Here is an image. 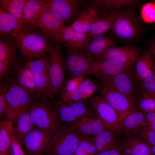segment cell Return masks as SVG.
Wrapping results in <instances>:
<instances>
[{
	"label": "cell",
	"mask_w": 155,
	"mask_h": 155,
	"mask_svg": "<svg viewBox=\"0 0 155 155\" xmlns=\"http://www.w3.org/2000/svg\"><path fill=\"white\" fill-rule=\"evenodd\" d=\"M16 42L21 59L27 61L42 57L54 46V43L45 34L35 29L21 35Z\"/></svg>",
	"instance_id": "1"
},
{
	"label": "cell",
	"mask_w": 155,
	"mask_h": 155,
	"mask_svg": "<svg viewBox=\"0 0 155 155\" xmlns=\"http://www.w3.org/2000/svg\"><path fill=\"white\" fill-rule=\"evenodd\" d=\"M29 110L31 120L36 127L54 134L61 127L53 106L48 100H34Z\"/></svg>",
	"instance_id": "2"
},
{
	"label": "cell",
	"mask_w": 155,
	"mask_h": 155,
	"mask_svg": "<svg viewBox=\"0 0 155 155\" xmlns=\"http://www.w3.org/2000/svg\"><path fill=\"white\" fill-rule=\"evenodd\" d=\"M6 94L8 107L5 119L14 122L22 113L28 109L34 100L33 94L20 86L14 76L9 80Z\"/></svg>",
	"instance_id": "3"
},
{
	"label": "cell",
	"mask_w": 155,
	"mask_h": 155,
	"mask_svg": "<svg viewBox=\"0 0 155 155\" xmlns=\"http://www.w3.org/2000/svg\"><path fill=\"white\" fill-rule=\"evenodd\" d=\"M16 39L0 34V82L3 83L9 80L15 74L20 64L17 52Z\"/></svg>",
	"instance_id": "4"
},
{
	"label": "cell",
	"mask_w": 155,
	"mask_h": 155,
	"mask_svg": "<svg viewBox=\"0 0 155 155\" xmlns=\"http://www.w3.org/2000/svg\"><path fill=\"white\" fill-rule=\"evenodd\" d=\"M84 138L69 125L61 126L54 134L46 153L54 155H73Z\"/></svg>",
	"instance_id": "5"
},
{
	"label": "cell",
	"mask_w": 155,
	"mask_h": 155,
	"mask_svg": "<svg viewBox=\"0 0 155 155\" xmlns=\"http://www.w3.org/2000/svg\"><path fill=\"white\" fill-rule=\"evenodd\" d=\"M89 101L96 117L109 129L117 135L124 131L119 115L100 95L90 99Z\"/></svg>",
	"instance_id": "6"
},
{
	"label": "cell",
	"mask_w": 155,
	"mask_h": 155,
	"mask_svg": "<svg viewBox=\"0 0 155 155\" xmlns=\"http://www.w3.org/2000/svg\"><path fill=\"white\" fill-rule=\"evenodd\" d=\"M53 106L59 122L69 125L85 116H94L82 100L67 102L58 101Z\"/></svg>",
	"instance_id": "7"
},
{
	"label": "cell",
	"mask_w": 155,
	"mask_h": 155,
	"mask_svg": "<svg viewBox=\"0 0 155 155\" xmlns=\"http://www.w3.org/2000/svg\"><path fill=\"white\" fill-rule=\"evenodd\" d=\"M38 27L54 43L60 44L63 42L62 34L66 27L65 24L47 7L46 3L38 20Z\"/></svg>",
	"instance_id": "8"
},
{
	"label": "cell",
	"mask_w": 155,
	"mask_h": 155,
	"mask_svg": "<svg viewBox=\"0 0 155 155\" xmlns=\"http://www.w3.org/2000/svg\"><path fill=\"white\" fill-rule=\"evenodd\" d=\"M49 76L54 96L60 92L66 81L64 61L60 44L53 46L49 52Z\"/></svg>",
	"instance_id": "9"
},
{
	"label": "cell",
	"mask_w": 155,
	"mask_h": 155,
	"mask_svg": "<svg viewBox=\"0 0 155 155\" xmlns=\"http://www.w3.org/2000/svg\"><path fill=\"white\" fill-rule=\"evenodd\" d=\"M131 8L123 11L116 20L112 29L117 37L125 41L135 39L139 34L141 30L140 22L132 12Z\"/></svg>",
	"instance_id": "10"
},
{
	"label": "cell",
	"mask_w": 155,
	"mask_h": 155,
	"mask_svg": "<svg viewBox=\"0 0 155 155\" xmlns=\"http://www.w3.org/2000/svg\"><path fill=\"white\" fill-rule=\"evenodd\" d=\"M98 90L100 95L116 111L120 117L137 109L135 99L102 83L100 85Z\"/></svg>",
	"instance_id": "11"
},
{
	"label": "cell",
	"mask_w": 155,
	"mask_h": 155,
	"mask_svg": "<svg viewBox=\"0 0 155 155\" xmlns=\"http://www.w3.org/2000/svg\"><path fill=\"white\" fill-rule=\"evenodd\" d=\"M94 59L84 52L69 51L64 64L70 78L74 79L91 74Z\"/></svg>",
	"instance_id": "12"
},
{
	"label": "cell",
	"mask_w": 155,
	"mask_h": 155,
	"mask_svg": "<svg viewBox=\"0 0 155 155\" xmlns=\"http://www.w3.org/2000/svg\"><path fill=\"white\" fill-rule=\"evenodd\" d=\"M54 135L36 127L25 136L22 144L30 155H44L48 151Z\"/></svg>",
	"instance_id": "13"
},
{
	"label": "cell",
	"mask_w": 155,
	"mask_h": 155,
	"mask_svg": "<svg viewBox=\"0 0 155 155\" xmlns=\"http://www.w3.org/2000/svg\"><path fill=\"white\" fill-rule=\"evenodd\" d=\"M102 83L127 96L135 99L136 89L133 69L115 75L100 78Z\"/></svg>",
	"instance_id": "14"
},
{
	"label": "cell",
	"mask_w": 155,
	"mask_h": 155,
	"mask_svg": "<svg viewBox=\"0 0 155 155\" xmlns=\"http://www.w3.org/2000/svg\"><path fill=\"white\" fill-rule=\"evenodd\" d=\"M80 0H46L47 7L57 15L64 24L70 22L79 15Z\"/></svg>",
	"instance_id": "15"
},
{
	"label": "cell",
	"mask_w": 155,
	"mask_h": 155,
	"mask_svg": "<svg viewBox=\"0 0 155 155\" xmlns=\"http://www.w3.org/2000/svg\"><path fill=\"white\" fill-rule=\"evenodd\" d=\"M133 65L111 59H94L91 74L99 79L115 75L121 72L132 70Z\"/></svg>",
	"instance_id": "16"
},
{
	"label": "cell",
	"mask_w": 155,
	"mask_h": 155,
	"mask_svg": "<svg viewBox=\"0 0 155 155\" xmlns=\"http://www.w3.org/2000/svg\"><path fill=\"white\" fill-rule=\"evenodd\" d=\"M142 50L133 45L120 47L113 46L108 48L98 59H108L123 63L134 65L141 55Z\"/></svg>",
	"instance_id": "17"
},
{
	"label": "cell",
	"mask_w": 155,
	"mask_h": 155,
	"mask_svg": "<svg viewBox=\"0 0 155 155\" xmlns=\"http://www.w3.org/2000/svg\"><path fill=\"white\" fill-rule=\"evenodd\" d=\"M70 127L83 137L96 135L101 132L109 129L96 117L85 116L76 121Z\"/></svg>",
	"instance_id": "18"
},
{
	"label": "cell",
	"mask_w": 155,
	"mask_h": 155,
	"mask_svg": "<svg viewBox=\"0 0 155 155\" xmlns=\"http://www.w3.org/2000/svg\"><path fill=\"white\" fill-rule=\"evenodd\" d=\"M46 3V0H27L24 7L22 21L24 33L38 27V21Z\"/></svg>",
	"instance_id": "19"
},
{
	"label": "cell",
	"mask_w": 155,
	"mask_h": 155,
	"mask_svg": "<svg viewBox=\"0 0 155 155\" xmlns=\"http://www.w3.org/2000/svg\"><path fill=\"white\" fill-rule=\"evenodd\" d=\"M62 38L64 45L70 52H84L91 40L87 34L75 30L70 25L64 29Z\"/></svg>",
	"instance_id": "20"
},
{
	"label": "cell",
	"mask_w": 155,
	"mask_h": 155,
	"mask_svg": "<svg viewBox=\"0 0 155 155\" xmlns=\"http://www.w3.org/2000/svg\"><path fill=\"white\" fill-rule=\"evenodd\" d=\"M0 33L16 39L24 33L22 21L0 7Z\"/></svg>",
	"instance_id": "21"
},
{
	"label": "cell",
	"mask_w": 155,
	"mask_h": 155,
	"mask_svg": "<svg viewBox=\"0 0 155 155\" xmlns=\"http://www.w3.org/2000/svg\"><path fill=\"white\" fill-rule=\"evenodd\" d=\"M32 72L33 80L38 89L33 94L34 100L41 98L50 99L54 104L53 89L51 82L49 71H40Z\"/></svg>",
	"instance_id": "22"
},
{
	"label": "cell",
	"mask_w": 155,
	"mask_h": 155,
	"mask_svg": "<svg viewBox=\"0 0 155 155\" xmlns=\"http://www.w3.org/2000/svg\"><path fill=\"white\" fill-rule=\"evenodd\" d=\"M123 11L113 10L105 14L92 25L87 34L90 38L103 35L107 31L112 30L114 25Z\"/></svg>",
	"instance_id": "23"
},
{
	"label": "cell",
	"mask_w": 155,
	"mask_h": 155,
	"mask_svg": "<svg viewBox=\"0 0 155 155\" xmlns=\"http://www.w3.org/2000/svg\"><path fill=\"white\" fill-rule=\"evenodd\" d=\"M99 12V10L93 5L80 13L70 25L75 30L87 34L92 24L100 18L98 16Z\"/></svg>",
	"instance_id": "24"
},
{
	"label": "cell",
	"mask_w": 155,
	"mask_h": 155,
	"mask_svg": "<svg viewBox=\"0 0 155 155\" xmlns=\"http://www.w3.org/2000/svg\"><path fill=\"white\" fill-rule=\"evenodd\" d=\"M120 118L121 126L125 132L146 127V113L137 109L123 115Z\"/></svg>",
	"instance_id": "25"
},
{
	"label": "cell",
	"mask_w": 155,
	"mask_h": 155,
	"mask_svg": "<svg viewBox=\"0 0 155 155\" xmlns=\"http://www.w3.org/2000/svg\"><path fill=\"white\" fill-rule=\"evenodd\" d=\"M113 43L112 40L108 36L98 35L90 40L84 53L94 59H97L113 46Z\"/></svg>",
	"instance_id": "26"
},
{
	"label": "cell",
	"mask_w": 155,
	"mask_h": 155,
	"mask_svg": "<svg viewBox=\"0 0 155 155\" xmlns=\"http://www.w3.org/2000/svg\"><path fill=\"white\" fill-rule=\"evenodd\" d=\"M135 77L140 81L155 73V61L147 51L141 55L136 63Z\"/></svg>",
	"instance_id": "27"
},
{
	"label": "cell",
	"mask_w": 155,
	"mask_h": 155,
	"mask_svg": "<svg viewBox=\"0 0 155 155\" xmlns=\"http://www.w3.org/2000/svg\"><path fill=\"white\" fill-rule=\"evenodd\" d=\"M35 127L31 120L29 108L21 114L14 122L16 138L22 144L25 136Z\"/></svg>",
	"instance_id": "28"
},
{
	"label": "cell",
	"mask_w": 155,
	"mask_h": 155,
	"mask_svg": "<svg viewBox=\"0 0 155 155\" xmlns=\"http://www.w3.org/2000/svg\"><path fill=\"white\" fill-rule=\"evenodd\" d=\"M94 138V143L97 154L112 149L119 150V141L118 140L117 134L110 129L101 132Z\"/></svg>",
	"instance_id": "29"
},
{
	"label": "cell",
	"mask_w": 155,
	"mask_h": 155,
	"mask_svg": "<svg viewBox=\"0 0 155 155\" xmlns=\"http://www.w3.org/2000/svg\"><path fill=\"white\" fill-rule=\"evenodd\" d=\"M14 122L5 119L0 123V155H5L10 149L15 137Z\"/></svg>",
	"instance_id": "30"
},
{
	"label": "cell",
	"mask_w": 155,
	"mask_h": 155,
	"mask_svg": "<svg viewBox=\"0 0 155 155\" xmlns=\"http://www.w3.org/2000/svg\"><path fill=\"white\" fill-rule=\"evenodd\" d=\"M74 79L66 80L60 91L61 96L59 101L67 102L82 100L83 94L78 90V84Z\"/></svg>",
	"instance_id": "31"
},
{
	"label": "cell",
	"mask_w": 155,
	"mask_h": 155,
	"mask_svg": "<svg viewBox=\"0 0 155 155\" xmlns=\"http://www.w3.org/2000/svg\"><path fill=\"white\" fill-rule=\"evenodd\" d=\"M125 133L124 139L131 148L132 155L152 154L150 147L129 132Z\"/></svg>",
	"instance_id": "32"
},
{
	"label": "cell",
	"mask_w": 155,
	"mask_h": 155,
	"mask_svg": "<svg viewBox=\"0 0 155 155\" xmlns=\"http://www.w3.org/2000/svg\"><path fill=\"white\" fill-rule=\"evenodd\" d=\"M138 1L135 0H104L94 1V4L100 10V8L114 10L120 9L126 7H132L137 3Z\"/></svg>",
	"instance_id": "33"
},
{
	"label": "cell",
	"mask_w": 155,
	"mask_h": 155,
	"mask_svg": "<svg viewBox=\"0 0 155 155\" xmlns=\"http://www.w3.org/2000/svg\"><path fill=\"white\" fill-rule=\"evenodd\" d=\"M137 109L145 113L155 111V95L142 91L136 101Z\"/></svg>",
	"instance_id": "34"
},
{
	"label": "cell",
	"mask_w": 155,
	"mask_h": 155,
	"mask_svg": "<svg viewBox=\"0 0 155 155\" xmlns=\"http://www.w3.org/2000/svg\"><path fill=\"white\" fill-rule=\"evenodd\" d=\"M27 1V0H0V6L7 12L22 21L23 10Z\"/></svg>",
	"instance_id": "35"
},
{
	"label": "cell",
	"mask_w": 155,
	"mask_h": 155,
	"mask_svg": "<svg viewBox=\"0 0 155 155\" xmlns=\"http://www.w3.org/2000/svg\"><path fill=\"white\" fill-rule=\"evenodd\" d=\"M130 132L150 148L155 144V131L142 127Z\"/></svg>",
	"instance_id": "36"
},
{
	"label": "cell",
	"mask_w": 155,
	"mask_h": 155,
	"mask_svg": "<svg viewBox=\"0 0 155 155\" xmlns=\"http://www.w3.org/2000/svg\"><path fill=\"white\" fill-rule=\"evenodd\" d=\"M49 57L42 56L38 59L28 61L22 63L32 72L40 71H49Z\"/></svg>",
	"instance_id": "37"
},
{
	"label": "cell",
	"mask_w": 155,
	"mask_h": 155,
	"mask_svg": "<svg viewBox=\"0 0 155 155\" xmlns=\"http://www.w3.org/2000/svg\"><path fill=\"white\" fill-rule=\"evenodd\" d=\"M100 85L89 78L83 80L78 84V90L84 97L91 96L98 89Z\"/></svg>",
	"instance_id": "38"
},
{
	"label": "cell",
	"mask_w": 155,
	"mask_h": 155,
	"mask_svg": "<svg viewBox=\"0 0 155 155\" xmlns=\"http://www.w3.org/2000/svg\"><path fill=\"white\" fill-rule=\"evenodd\" d=\"M14 76L20 86L31 94H34L38 91L37 88L33 80L25 77L18 70H16Z\"/></svg>",
	"instance_id": "39"
},
{
	"label": "cell",
	"mask_w": 155,
	"mask_h": 155,
	"mask_svg": "<svg viewBox=\"0 0 155 155\" xmlns=\"http://www.w3.org/2000/svg\"><path fill=\"white\" fill-rule=\"evenodd\" d=\"M10 85L9 80L2 84L0 88V119L5 117L8 107L6 94Z\"/></svg>",
	"instance_id": "40"
},
{
	"label": "cell",
	"mask_w": 155,
	"mask_h": 155,
	"mask_svg": "<svg viewBox=\"0 0 155 155\" xmlns=\"http://www.w3.org/2000/svg\"><path fill=\"white\" fill-rule=\"evenodd\" d=\"M142 17L147 23L155 22V2L153 1L144 4L141 11Z\"/></svg>",
	"instance_id": "41"
},
{
	"label": "cell",
	"mask_w": 155,
	"mask_h": 155,
	"mask_svg": "<svg viewBox=\"0 0 155 155\" xmlns=\"http://www.w3.org/2000/svg\"><path fill=\"white\" fill-rule=\"evenodd\" d=\"M140 89L155 95V73L150 77L140 81Z\"/></svg>",
	"instance_id": "42"
},
{
	"label": "cell",
	"mask_w": 155,
	"mask_h": 155,
	"mask_svg": "<svg viewBox=\"0 0 155 155\" xmlns=\"http://www.w3.org/2000/svg\"><path fill=\"white\" fill-rule=\"evenodd\" d=\"M94 142V137L84 138L79 143L73 155H79L86 152L89 146Z\"/></svg>",
	"instance_id": "43"
},
{
	"label": "cell",
	"mask_w": 155,
	"mask_h": 155,
	"mask_svg": "<svg viewBox=\"0 0 155 155\" xmlns=\"http://www.w3.org/2000/svg\"><path fill=\"white\" fill-rule=\"evenodd\" d=\"M21 144L15 137L12 142L10 148L12 155H26L22 148Z\"/></svg>",
	"instance_id": "44"
},
{
	"label": "cell",
	"mask_w": 155,
	"mask_h": 155,
	"mask_svg": "<svg viewBox=\"0 0 155 155\" xmlns=\"http://www.w3.org/2000/svg\"><path fill=\"white\" fill-rule=\"evenodd\" d=\"M146 128L155 131V111L146 113Z\"/></svg>",
	"instance_id": "45"
},
{
	"label": "cell",
	"mask_w": 155,
	"mask_h": 155,
	"mask_svg": "<svg viewBox=\"0 0 155 155\" xmlns=\"http://www.w3.org/2000/svg\"><path fill=\"white\" fill-rule=\"evenodd\" d=\"M16 70H18L25 77L33 80L32 72L22 63H20L18 66L16 68Z\"/></svg>",
	"instance_id": "46"
},
{
	"label": "cell",
	"mask_w": 155,
	"mask_h": 155,
	"mask_svg": "<svg viewBox=\"0 0 155 155\" xmlns=\"http://www.w3.org/2000/svg\"><path fill=\"white\" fill-rule=\"evenodd\" d=\"M97 155H123V154L118 149H112L100 152Z\"/></svg>",
	"instance_id": "47"
},
{
	"label": "cell",
	"mask_w": 155,
	"mask_h": 155,
	"mask_svg": "<svg viewBox=\"0 0 155 155\" xmlns=\"http://www.w3.org/2000/svg\"><path fill=\"white\" fill-rule=\"evenodd\" d=\"M147 51L155 61V38L151 41Z\"/></svg>",
	"instance_id": "48"
},
{
	"label": "cell",
	"mask_w": 155,
	"mask_h": 155,
	"mask_svg": "<svg viewBox=\"0 0 155 155\" xmlns=\"http://www.w3.org/2000/svg\"><path fill=\"white\" fill-rule=\"evenodd\" d=\"M87 152L88 155H97V154L96 149L94 143L89 146Z\"/></svg>",
	"instance_id": "49"
},
{
	"label": "cell",
	"mask_w": 155,
	"mask_h": 155,
	"mask_svg": "<svg viewBox=\"0 0 155 155\" xmlns=\"http://www.w3.org/2000/svg\"><path fill=\"white\" fill-rule=\"evenodd\" d=\"M151 149L152 154L155 155V144L151 148Z\"/></svg>",
	"instance_id": "50"
},
{
	"label": "cell",
	"mask_w": 155,
	"mask_h": 155,
	"mask_svg": "<svg viewBox=\"0 0 155 155\" xmlns=\"http://www.w3.org/2000/svg\"><path fill=\"white\" fill-rule=\"evenodd\" d=\"M5 155H12L10 149Z\"/></svg>",
	"instance_id": "51"
},
{
	"label": "cell",
	"mask_w": 155,
	"mask_h": 155,
	"mask_svg": "<svg viewBox=\"0 0 155 155\" xmlns=\"http://www.w3.org/2000/svg\"><path fill=\"white\" fill-rule=\"evenodd\" d=\"M44 155H53V154H48V153H46Z\"/></svg>",
	"instance_id": "52"
},
{
	"label": "cell",
	"mask_w": 155,
	"mask_h": 155,
	"mask_svg": "<svg viewBox=\"0 0 155 155\" xmlns=\"http://www.w3.org/2000/svg\"><path fill=\"white\" fill-rule=\"evenodd\" d=\"M154 1V2H155V0H154V1Z\"/></svg>",
	"instance_id": "53"
},
{
	"label": "cell",
	"mask_w": 155,
	"mask_h": 155,
	"mask_svg": "<svg viewBox=\"0 0 155 155\" xmlns=\"http://www.w3.org/2000/svg\"><path fill=\"white\" fill-rule=\"evenodd\" d=\"M152 155V154H151V155Z\"/></svg>",
	"instance_id": "54"
}]
</instances>
